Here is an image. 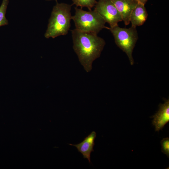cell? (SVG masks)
Segmentation results:
<instances>
[{"instance_id":"cell-4","label":"cell","mask_w":169,"mask_h":169,"mask_svg":"<svg viewBox=\"0 0 169 169\" xmlns=\"http://www.w3.org/2000/svg\"><path fill=\"white\" fill-rule=\"evenodd\" d=\"M112 33L116 45L127 56L131 64L134 63L132 56L134 48L138 39L136 28L131 26L129 28H122L118 25L113 27H107Z\"/></svg>"},{"instance_id":"cell-5","label":"cell","mask_w":169,"mask_h":169,"mask_svg":"<svg viewBox=\"0 0 169 169\" xmlns=\"http://www.w3.org/2000/svg\"><path fill=\"white\" fill-rule=\"evenodd\" d=\"M94 10L99 13L110 27L118 25L122 21L121 16L111 0H99Z\"/></svg>"},{"instance_id":"cell-15","label":"cell","mask_w":169,"mask_h":169,"mask_svg":"<svg viewBox=\"0 0 169 169\" xmlns=\"http://www.w3.org/2000/svg\"><path fill=\"white\" fill-rule=\"evenodd\" d=\"M134 0L136 1H139V0Z\"/></svg>"},{"instance_id":"cell-9","label":"cell","mask_w":169,"mask_h":169,"mask_svg":"<svg viewBox=\"0 0 169 169\" xmlns=\"http://www.w3.org/2000/svg\"><path fill=\"white\" fill-rule=\"evenodd\" d=\"M144 4L138 1L131 13L130 21L131 27L136 28L142 25L146 22L148 14Z\"/></svg>"},{"instance_id":"cell-14","label":"cell","mask_w":169,"mask_h":169,"mask_svg":"<svg viewBox=\"0 0 169 169\" xmlns=\"http://www.w3.org/2000/svg\"><path fill=\"white\" fill-rule=\"evenodd\" d=\"M45 0L48 1H52V0L57 1V0Z\"/></svg>"},{"instance_id":"cell-10","label":"cell","mask_w":169,"mask_h":169,"mask_svg":"<svg viewBox=\"0 0 169 169\" xmlns=\"http://www.w3.org/2000/svg\"><path fill=\"white\" fill-rule=\"evenodd\" d=\"M9 2V0H3L0 6V27L8 23L5 15Z\"/></svg>"},{"instance_id":"cell-13","label":"cell","mask_w":169,"mask_h":169,"mask_svg":"<svg viewBox=\"0 0 169 169\" xmlns=\"http://www.w3.org/2000/svg\"><path fill=\"white\" fill-rule=\"evenodd\" d=\"M148 0H139V1L145 4Z\"/></svg>"},{"instance_id":"cell-2","label":"cell","mask_w":169,"mask_h":169,"mask_svg":"<svg viewBox=\"0 0 169 169\" xmlns=\"http://www.w3.org/2000/svg\"><path fill=\"white\" fill-rule=\"evenodd\" d=\"M72 5L56 3L53 8L44 36L46 38H54L67 34L70 26L72 16Z\"/></svg>"},{"instance_id":"cell-3","label":"cell","mask_w":169,"mask_h":169,"mask_svg":"<svg viewBox=\"0 0 169 169\" xmlns=\"http://www.w3.org/2000/svg\"><path fill=\"white\" fill-rule=\"evenodd\" d=\"M74 15L72 16L76 29L80 31L97 34L104 28L107 29L106 22L96 11H85L75 8Z\"/></svg>"},{"instance_id":"cell-7","label":"cell","mask_w":169,"mask_h":169,"mask_svg":"<svg viewBox=\"0 0 169 169\" xmlns=\"http://www.w3.org/2000/svg\"><path fill=\"white\" fill-rule=\"evenodd\" d=\"M120 13L122 21L126 25L130 23L132 11L137 4L138 1L134 0H111Z\"/></svg>"},{"instance_id":"cell-11","label":"cell","mask_w":169,"mask_h":169,"mask_svg":"<svg viewBox=\"0 0 169 169\" xmlns=\"http://www.w3.org/2000/svg\"><path fill=\"white\" fill-rule=\"evenodd\" d=\"M73 4L76 7H79L82 9L84 7L87 8L89 10L91 9L96 4L97 1L96 0H72Z\"/></svg>"},{"instance_id":"cell-6","label":"cell","mask_w":169,"mask_h":169,"mask_svg":"<svg viewBox=\"0 0 169 169\" xmlns=\"http://www.w3.org/2000/svg\"><path fill=\"white\" fill-rule=\"evenodd\" d=\"M164 101L163 104L159 105L158 111L152 117V124L156 131L161 130L169 121V100L165 99Z\"/></svg>"},{"instance_id":"cell-8","label":"cell","mask_w":169,"mask_h":169,"mask_svg":"<svg viewBox=\"0 0 169 169\" xmlns=\"http://www.w3.org/2000/svg\"><path fill=\"white\" fill-rule=\"evenodd\" d=\"M96 136V132L93 131L80 143L75 145L69 144L76 147L79 152L82 154L84 158L87 159L90 163V154L92 152L94 151L93 147Z\"/></svg>"},{"instance_id":"cell-12","label":"cell","mask_w":169,"mask_h":169,"mask_svg":"<svg viewBox=\"0 0 169 169\" xmlns=\"http://www.w3.org/2000/svg\"><path fill=\"white\" fill-rule=\"evenodd\" d=\"M161 152L166 154L167 157H169V138L166 137L163 138L161 141Z\"/></svg>"},{"instance_id":"cell-1","label":"cell","mask_w":169,"mask_h":169,"mask_svg":"<svg viewBox=\"0 0 169 169\" xmlns=\"http://www.w3.org/2000/svg\"><path fill=\"white\" fill-rule=\"evenodd\" d=\"M73 49L84 70L89 72L93 62L99 58L105 45L104 39L97 34L84 32L76 28L71 31Z\"/></svg>"}]
</instances>
